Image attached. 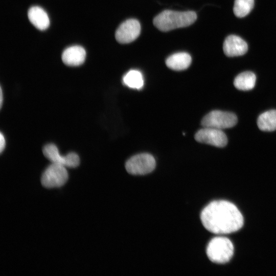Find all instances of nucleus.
<instances>
[{
	"label": "nucleus",
	"instance_id": "nucleus-8",
	"mask_svg": "<svg viewBox=\"0 0 276 276\" xmlns=\"http://www.w3.org/2000/svg\"><path fill=\"white\" fill-rule=\"evenodd\" d=\"M195 139L198 142L217 147H223L227 143V136L222 130L211 127L199 130L195 135Z\"/></svg>",
	"mask_w": 276,
	"mask_h": 276
},
{
	"label": "nucleus",
	"instance_id": "nucleus-5",
	"mask_svg": "<svg viewBox=\"0 0 276 276\" xmlns=\"http://www.w3.org/2000/svg\"><path fill=\"white\" fill-rule=\"evenodd\" d=\"M155 165V159L152 155L141 153L130 158L125 164V168L130 174L141 175L151 172Z\"/></svg>",
	"mask_w": 276,
	"mask_h": 276
},
{
	"label": "nucleus",
	"instance_id": "nucleus-7",
	"mask_svg": "<svg viewBox=\"0 0 276 276\" xmlns=\"http://www.w3.org/2000/svg\"><path fill=\"white\" fill-rule=\"evenodd\" d=\"M43 153L52 163L58 164L66 167L75 168L79 166L80 158L75 153L71 152L65 156L61 155L56 146L49 144L43 148Z\"/></svg>",
	"mask_w": 276,
	"mask_h": 276
},
{
	"label": "nucleus",
	"instance_id": "nucleus-12",
	"mask_svg": "<svg viewBox=\"0 0 276 276\" xmlns=\"http://www.w3.org/2000/svg\"><path fill=\"white\" fill-rule=\"evenodd\" d=\"M28 18L31 24L40 30H44L50 25V19L46 12L41 7H31L28 13Z\"/></svg>",
	"mask_w": 276,
	"mask_h": 276
},
{
	"label": "nucleus",
	"instance_id": "nucleus-6",
	"mask_svg": "<svg viewBox=\"0 0 276 276\" xmlns=\"http://www.w3.org/2000/svg\"><path fill=\"white\" fill-rule=\"evenodd\" d=\"M68 172L66 167L56 163H52L43 172L41 182L47 188L60 187L66 182Z\"/></svg>",
	"mask_w": 276,
	"mask_h": 276
},
{
	"label": "nucleus",
	"instance_id": "nucleus-1",
	"mask_svg": "<svg viewBox=\"0 0 276 276\" xmlns=\"http://www.w3.org/2000/svg\"><path fill=\"white\" fill-rule=\"evenodd\" d=\"M201 221L209 232L215 234H230L243 225V217L233 203L226 200L210 202L202 211Z\"/></svg>",
	"mask_w": 276,
	"mask_h": 276
},
{
	"label": "nucleus",
	"instance_id": "nucleus-19",
	"mask_svg": "<svg viewBox=\"0 0 276 276\" xmlns=\"http://www.w3.org/2000/svg\"><path fill=\"white\" fill-rule=\"evenodd\" d=\"M3 91H2V87H1V96H0V105H1V108H2V105H3Z\"/></svg>",
	"mask_w": 276,
	"mask_h": 276
},
{
	"label": "nucleus",
	"instance_id": "nucleus-13",
	"mask_svg": "<svg viewBox=\"0 0 276 276\" xmlns=\"http://www.w3.org/2000/svg\"><path fill=\"white\" fill-rule=\"evenodd\" d=\"M191 61V57L188 53L180 52L168 57L166 60V64L172 70L182 71L188 68Z\"/></svg>",
	"mask_w": 276,
	"mask_h": 276
},
{
	"label": "nucleus",
	"instance_id": "nucleus-11",
	"mask_svg": "<svg viewBox=\"0 0 276 276\" xmlns=\"http://www.w3.org/2000/svg\"><path fill=\"white\" fill-rule=\"evenodd\" d=\"M86 52L83 48L74 45L66 48L62 53L63 62L72 66H79L85 61Z\"/></svg>",
	"mask_w": 276,
	"mask_h": 276
},
{
	"label": "nucleus",
	"instance_id": "nucleus-3",
	"mask_svg": "<svg viewBox=\"0 0 276 276\" xmlns=\"http://www.w3.org/2000/svg\"><path fill=\"white\" fill-rule=\"evenodd\" d=\"M234 250L233 244L229 239L224 237H216L209 242L206 253L212 262L224 264L231 259Z\"/></svg>",
	"mask_w": 276,
	"mask_h": 276
},
{
	"label": "nucleus",
	"instance_id": "nucleus-14",
	"mask_svg": "<svg viewBox=\"0 0 276 276\" xmlns=\"http://www.w3.org/2000/svg\"><path fill=\"white\" fill-rule=\"evenodd\" d=\"M257 125L262 131L276 130V110H269L261 113L258 118Z\"/></svg>",
	"mask_w": 276,
	"mask_h": 276
},
{
	"label": "nucleus",
	"instance_id": "nucleus-17",
	"mask_svg": "<svg viewBox=\"0 0 276 276\" xmlns=\"http://www.w3.org/2000/svg\"><path fill=\"white\" fill-rule=\"evenodd\" d=\"M254 0H235L233 11L238 17L248 15L254 8Z\"/></svg>",
	"mask_w": 276,
	"mask_h": 276
},
{
	"label": "nucleus",
	"instance_id": "nucleus-4",
	"mask_svg": "<svg viewBox=\"0 0 276 276\" xmlns=\"http://www.w3.org/2000/svg\"><path fill=\"white\" fill-rule=\"evenodd\" d=\"M237 116L233 113L215 110L205 115L201 123L203 127L222 130L233 127L237 124Z\"/></svg>",
	"mask_w": 276,
	"mask_h": 276
},
{
	"label": "nucleus",
	"instance_id": "nucleus-2",
	"mask_svg": "<svg viewBox=\"0 0 276 276\" xmlns=\"http://www.w3.org/2000/svg\"><path fill=\"white\" fill-rule=\"evenodd\" d=\"M196 19L197 15L194 11L179 12L166 10L156 16L153 22L159 30L167 32L188 27L193 24Z\"/></svg>",
	"mask_w": 276,
	"mask_h": 276
},
{
	"label": "nucleus",
	"instance_id": "nucleus-9",
	"mask_svg": "<svg viewBox=\"0 0 276 276\" xmlns=\"http://www.w3.org/2000/svg\"><path fill=\"white\" fill-rule=\"evenodd\" d=\"M141 25L135 19H129L122 22L117 29L115 37L120 43H128L133 41L140 35Z\"/></svg>",
	"mask_w": 276,
	"mask_h": 276
},
{
	"label": "nucleus",
	"instance_id": "nucleus-16",
	"mask_svg": "<svg viewBox=\"0 0 276 276\" xmlns=\"http://www.w3.org/2000/svg\"><path fill=\"white\" fill-rule=\"evenodd\" d=\"M123 82L131 88L140 89L144 85V79L139 71L132 70L123 76Z\"/></svg>",
	"mask_w": 276,
	"mask_h": 276
},
{
	"label": "nucleus",
	"instance_id": "nucleus-18",
	"mask_svg": "<svg viewBox=\"0 0 276 276\" xmlns=\"http://www.w3.org/2000/svg\"><path fill=\"white\" fill-rule=\"evenodd\" d=\"M6 146V140L4 135L1 132L0 133V152L2 153L4 150Z\"/></svg>",
	"mask_w": 276,
	"mask_h": 276
},
{
	"label": "nucleus",
	"instance_id": "nucleus-10",
	"mask_svg": "<svg viewBox=\"0 0 276 276\" xmlns=\"http://www.w3.org/2000/svg\"><path fill=\"white\" fill-rule=\"evenodd\" d=\"M223 50L224 53L228 57L239 56L247 52L248 45L241 37L231 35L224 40Z\"/></svg>",
	"mask_w": 276,
	"mask_h": 276
},
{
	"label": "nucleus",
	"instance_id": "nucleus-15",
	"mask_svg": "<svg viewBox=\"0 0 276 276\" xmlns=\"http://www.w3.org/2000/svg\"><path fill=\"white\" fill-rule=\"evenodd\" d=\"M256 76L251 72H244L236 76L234 81L235 87L241 90L252 89L256 83Z\"/></svg>",
	"mask_w": 276,
	"mask_h": 276
}]
</instances>
